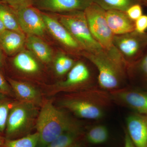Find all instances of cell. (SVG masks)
I'll use <instances>...</instances> for the list:
<instances>
[{
    "label": "cell",
    "instance_id": "23",
    "mask_svg": "<svg viewBox=\"0 0 147 147\" xmlns=\"http://www.w3.org/2000/svg\"><path fill=\"white\" fill-rule=\"evenodd\" d=\"M92 1L93 2L95 3L106 11L116 10L126 11L131 5L135 4H140L137 0H92Z\"/></svg>",
    "mask_w": 147,
    "mask_h": 147
},
{
    "label": "cell",
    "instance_id": "33",
    "mask_svg": "<svg viewBox=\"0 0 147 147\" xmlns=\"http://www.w3.org/2000/svg\"><path fill=\"white\" fill-rule=\"evenodd\" d=\"M6 30L5 27L3 24L1 20L0 19V34Z\"/></svg>",
    "mask_w": 147,
    "mask_h": 147
},
{
    "label": "cell",
    "instance_id": "15",
    "mask_svg": "<svg viewBox=\"0 0 147 147\" xmlns=\"http://www.w3.org/2000/svg\"><path fill=\"white\" fill-rule=\"evenodd\" d=\"M26 37L24 34L6 29L0 34V47L7 55H15L22 50Z\"/></svg>",
    "mask_w": 147,
    "mask_h": 147
},
{
    "label": "cell",
    "instance_id": "20",
    "mask_svg": "<svg viewBox=\"0 0 147 147\" xmlns=\"http://www.w3.org/2000/svg\"><path fill=\"white\" fill-rule=\"evenodd\" d=\"M0 19L6 30L24 34L19 26L15 11L7 5L1 2H0Z\"/></svg>",
    "mask_w": 147,
    "mask_h": 147
},
{
    "label": "cell",
    "instance_id": "13",
    "mask_svg": "<svg viewBox=\"0 0 147 147\" xmlns=\"http://www.w3.org/2000/svg\"><path fill=\"white\" fill-rule=\"evenodd\" d=\"M127 132L136 147H147V115L134 113L126 119Z\"/></svg>",
    "mask_w": 147,
    "mask_h": 147
},
{
    "label": "cell",
    "instance_id": "24",
    "mask_svg": "<svg viewBox=\"0 0 147 147\" xmlns=\"http://www.w3.org/2000/svg\"><path fill=\"white\" fill-rule=\"evenodd\" d=\"M109 137V131L105 125H98L92 127L88 131L86 139L93 144H101L105 143Z\"/></svg>",
    "mask_w": 147,
    "mask_h": 147
},
{
    "label": "cell",
    "instance_id": "2",
    "mask_svg": "<svg viewBox=\"0 0 147 147\" xmlns=\"http://www.w3.org/2000/svg\"><path fill=\"white\" fill-rule=\"evenodd\" d=\"M36 124L39 135L38 144L40 147H46L66 131L81 128L67 113L55 107L50 100L42 104Z\"/></svg>",
    "mask_w": 147,
    "mask_h": 147
},
{
    "label": "cell",
    "instance_id": "22",
    "mask_svg": "<svg viewBox=\"0 0 147 147\" xmlns=\"http://www.w3.org/2000/svg\"><path fill=\"white\" fill-rule=\"evenodd\" d=\"M76 61L70 56L63 52L58 53L54 62L55 72L58 76H63L73 67Z\"/></svg>",
    "mask_w": 147,
    "mask_h": 147
},
{
    "label": "cell",
    "instance_id": "26",
    "mask_svg": "<svg viewBox=\"0 0 147 147\" xmlns=\"http://www.w3.org/2000/svg\"><path fill=\"white\" fill-rule=\"evenodd\" d=\"M10 108L9 102L5 101L0 102V133L5 129Z\"/></svg>",
    "mask_w": 147,
    "mask_h": 147
},
{
    "label": "cell",
    "instance_id": "7",
    "mask_svg": "<svg viewBox=\"0 0 147 147\" xmlns=\"http://www.w3.org/2000/svg\"><path fill=\"white\" fill-rule=\"evenodd\" d=\"M114 45L128 66L139 59L147 48V32L114 35Z\"/></svg>",
    "mask_w": 147,
    "mask_h": 147
},
{
    "label": "cell",
    "instance_id": "27",
    "mask_svg": "<svg viewBox=\"0 0 147 147\" xmlns=\"http://www.w3.org/2000/svg\"><path fill=\"white\" fill-rule=\"evenodd\" d=\"M0 2L7 5L15 11L33 5V0H0Z\"/></svg>",
    "mask_w": 147,
    "mask_h": 147
},
{
    "label": "cell",
    "instance_id": "9",
    "mask_svg": "<svg viewBox=\"0 0 147 147\" xmlns=\"http://www.w3.org/2000/svg\"><path fill=\"white\" fill-rule=\"evenodd\" d=\"M109 92L112 101L147 115V92L121 88Z\"/></svg>",
    "mask_w": 147,
    "mask_h": 147
},
{
    "label": "cell",
    "instance_id": "17",
    "mask_svg": "<svg viewBox=\"0 0 147 147\" xmlns=\"http://www.w3.org/2000/svg\"><path fill=\"white\" fill-rule=\"evenodd\" d=\"M8 82L21 101L32 103L37 106L41 103V94L34 87L26 83L13 79H9Z\"/></svg>",
    "mask_w": 147,
    "mask_h": 147
},
{
    "label": "cell",
    "instance_id": "36",
    "mask_svg": "<svg viewBox=\"0 0 147 147\" xmlns=\"http://www.w3.org/2000/svg\"><path fill=\"white\" fill-rule=\"evenodd\" d=\"M2 145V142L1 141V140H0V147H1V146Z\"/></svg>",
    "mask_w": 147,
    "mask_h": 147
},
{
    "label": "cell",
    "instance_id": "30",
    "mask_svg": "<svg viewBox=\"0 0 147 147\" xmlns=\"http://www.w3.org/2000/svg\"><path fill=\"white\" fill-rule=\"evenodd\" d=\"M10 92L8 84L5 79L0 73V92L3 93L7 94Z\"/></svg>",
    "mask_w": 147,
    "mask_h": 147
},
{
    "label": "cell",
    "instance_id": "6",
    "mask_svg": "<svg viewBox=\"0 0 147 147\" xmlns=\"http://www.w3.org/2000/svg\"><path fill=\"white\" fill-rule=\"evenodd\" d=\"M37 106L20 101L10 108L6 126L9 137H17L27 134L36 123L38 115Z\"/></svg>",
    "mask_w": 147,
    "mask_h": 147
},
{
    "label": "cell",
    "instance_id": "29",
    "mask_svg": "<svg viewBox=\"0 0 147 147\" xmlns=\"http://www.w3.org/2000/svg\"><path fill=\"white\" fill-rule=\"evenodd\" d=\"M134 31L139 33H144L147 30V15H142L134 22Z\"/></svg>",
    "mask_w": 147,
    "mask_h": 147
},
{
    "label": "cell",
    "instance_id": "35",
    "mask_svg": "<svg viewBox=\"0 0 147 147\" xmlns=\"http://www.w3.org/2000/svg\"><path fill=\"white\" fill-rule=\"evenodd\" d=\"M70 147H82V146L80 144H79L78 142H76V143L74 144L73 145H71Z\"/></svg>",
    "mask_w": 147,
    "mask_h": 147
},
{
    "label": "cell",
    "instance_id": "3",
    "mask_svg": "<svg viewBox=\"0 0 147 147\" xmlns=\"http://www.w3.org/2000/svg\"><path fill=\"white\" fill-rule=\"evenodd\" d=\"M81 56L97 69V82L100 89L110 92L122 88L127 78L126 66L112 59L105 51L96 54L83 52Z\"/></svg>",
    "mask_w": 147,
    "mask_h": 147
},
{
    "label": "cell",
    "instance_id": "14",
    "mask_svg": "<svg viewBox=\"0 0 147 147\" xmlns=\"http://www.w3.org/2000/svg\"><path fill=\"white\" fill-rule=\"evenodd\" d=\"M106 18L114 35L125 34L134 31L135 22L129 18L125 11H106Z\"/></svg>",
    "mask_w": 147,
    "mask_h": 147
},
{
    "label": "cell",
    "instance_id": "25",
    "mask_svg": "<svg viewBox=\"0 0 147 147\" xmlns=\"http://www.w3.org/2000/svg\"><path fill=\"white\" fill-rule=\"evenodd\" d=\"M38 141L39 135L36 131L20 139L7 140L5 147H36Z\"/></svg>",
    "mask_w": 147,
    "mask_h": 147
},
{
    "label": "cell",
    "instance_id": "21",
    "mask_svg": "<svg viewBox=\"0 0 147 147\" xmlns=\"http://www.w3.org/2000/svg\"><path fill=\"white\" fill-rule=\"evenodd\" d=\"M81 134V128L66 131L50 142L45 147H70L77 142Z\"/></svg>",
    "mask_w": 147,
    "mask_h": 147
},
{
    "label": "cell",
    "instance_id": "28",
    "mask_svg": "<svg viewBox=\"0 0 147 147\" xmlns=\"http://www.w3.org/2000/svg\"><path fill=\"white\" fill-rule=\"evenodd\" d=\"M125 12L129 18L135 22L143 15L142 5L140 4H135L130 6Z\"/></svg>",
    "mask_w": 147,
    "mask_h": 147
},
{
    "label": "cell",
    "instance_id": "5",
    "mask_svg": "<svg viewBox=\"0 0 147 147\" xmlns=\"http://www.w3.org/2000/svg\"><path fill=\"white\" fill-rule=\"evenodd\" d=\"M57 15L59 21L67 29L83 52L96 54L104 51L92 35L84 11H76L57 13Z\"/></svg>",
    "mask_w": 147,
    "mask_h": 147
},
{
    "label": "cell",
    "instance_id": "10",
    "mask_svg": "<svg viewBox=\"0 0 147 147\" xmlns=\"http://www.w3.org/2000/svg\"><path fill=\"white\" fill-rule=\"evenodd\" d=\"M46 30L65 50L72 54L81 56L82 50L65 27L57 18L41 12Z\"/></svg>",
    "mask_w": 147,
    "mask_h": 147
},
{
    "label": "cell",
    "instance_id": "34",
    "mask_svg": "<svg viewBox=\"0 0 147 147\" xmlns=\"http://www.w3.org/2000/svg\"><path fill=\"white\" fill-rule=\"evenodd\" d=\"M139 3L142 5H144L147 7V0H137Z\"/></svg>",
    "mask_w": 147,
    "mask_h": 147
},
{
    "label": "cell",
    "instance_id": "32",
    "mask_svg": "<svg viewBox=\"0 0 147 147\" xmlns=\"http://www.w3.org/2000/svg\"><path fill=\"white\" fill-rule=\"evenodd\" d=\"M3 65V56L2 50L0 47V67H1Z\"/></svg>",
    "mask_w": 147,
    "mask_h": 147
},
{
    "label": "cell",
    "instance_id": "1",
    "mask_svg": "<svg viewBox=\"0 0 147 147\" xmlns=\"http://www.w3.org/2000/svg\"><path fill=\"white\" fill-rule=\"evenodd\" d=\"M111 102L109 92L96 87L67 96L60 105L81 118L97 120L104 117Z\"/></svg>",
    "mask_w": 147,
    "mask_h": 147
},
{
    "label": "cell",
    "instance_id": "16",
    "mask_svg": "<svg viewBox=\"0 0 147 147\" xmlns=\"http://www.w3.org/2000/svg\"><path fill=\"white\" fill-rule=\"evenodd\" d=\"M25 45L38 60L43 63H49L53 59V50L40 37L28 35Z\"/></svg>",
    "mask_w": 147,
    "mask_h": 147
},
{
    "label": "cell",
    "instance_id": "4",
    "mask_svg": "<svg viewBox=\"0 0 147 147\" xmlns=\"http://www.w3.org/2000/svg\"><path fill=\"white\" fill-rule=\"evenodd\" d=\"M84 11L94 38L112 59L126 65V63L114 45V35L107 23L106 10L93 2Z\"/></svg>",
    "mask_w": 147,
    "mask_h": 147
},
{
    "label": "cell",
    "instance_id": "11",
    "mask_svg": "<svg viewBox=\"0 0 147 147\" xmlns=\"http://www.w3.org/2000/svg\"><path fill=\"white\" fill-rule=\"evenodd\" d=\"M21 30L27 35L42 37L46 28L41 12L33 5L15 11Z\"/></svg>",
    "mask_w": 147,
    "mask_h": 147
},
{
    "label": "cell",
    "instance_id": "12",
    "mask_svg": "<svg viewBox=\"0 0 147 147\" xmlns=\"http://www.w3.org/2000/svg\"><path fill=\"white\" fill-rule=\"evenodd\" d=\"M93 3L92 0H33V5L45 11L61 13L84 11Z\"/></svg>",
    "mask_w": 147,
    "mask_h": 147
},
{
    "label": "cell",
    "instance_id": "31",
    "mask_svg": "<svg viewBox=\"0 0 147 147\" xmlns=\"http://www.w3.org/2000/svg\"><path fill=\"white\" fill-rule=\"evenodd\" d=\"M123 147H136L130 139L127 131L125 133L124 138V144Z\"/></svg>",
    "mask_w": 147,
    "mask_h": 147
},
{
    "label": "cell",
    "instance_id": "8",
    "mask_svg": "<svg viewBox=\"0 0 147 147\" xmlns=\"http://www.w3.org/2000/svg\"><path fill=\"white\" fill-rule=\"evenodd\" d=\"M95 78L88 65L83 61L76 62L66 78L56 84L58 91L78 92L96 87Z\"/></svg>",
    "mask_w": 147,
    "mask_h": 147
},
{
    "label": "cell",
    "instance_id": "18",
    "mask_svg": "<svg viewBox=\"0 0 147 147\" xmlns=\"http://www.w3.org/2000/svg\"><path fill=\"white\" fill-rule=\"evenodd\" d=\"M38 60L30 51L22 50L13 58V63L15 68L23 73L36 74L40 69Z\"/></svg>",
    "mask_w": 147,
    "mask_h": 147
},
{
    "label": "cell",
    "instance_id": "19",
    "mask_svg": "<svg viewBox=\"0 0 147 147\" xmlns=\"http://www.w3.org/2000/svg\"><path fill=\"white\" fill-rule=\"evenodd\" d=\"M127 77L139 79L147 88V48L141 58L128 66Z\"/></svg>",
    "mask_w": 147,
    "mask_h": 147
}]
</instances>
